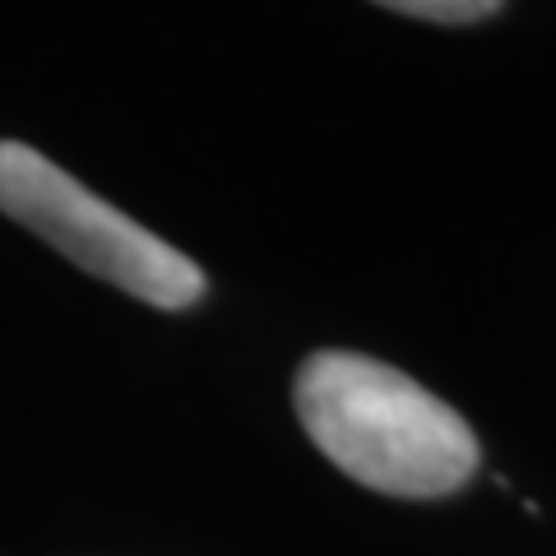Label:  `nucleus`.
<instances>
[{
    "label": "nucleus",
    "mask_w": 556,
    "mask_h": 556,
    "mask_svg": "<svg viewBox=\"0 0 556 556\" xmlns=\"http://www.w3.org/2000/svg\"><path fill=\"white\" fill-rule=\"evenodd\" d=\"M292 399L316 450L362 486L427 501L478 473L473 427L390 362L325 348L302 362Z\"/></svg>",
    "instance_id": "nucleus-1"
},
{
    "label": "nucleus",
    "mask_w": 556,
    "mask_h": 556,
    "mask_svg": "<svg viewBox=\"0 0 556 556\" xmlns=\"http://www.w3.org/2000/svg\"><path fill=\"white\" fill-rule=\"evenodd\" d=\"M0 214L38 232L79 269L149 306L181 311L204 298V274L195 260L139 228L130 214H121L116 204L93 195L47 153L20 139H0Z\"/></svg>",
    "instance_id": "nucleus-2"
},
{
    "label": "nucleus",
    "mask_w": 556,
    "mask_h": 556,
    "mask_svg": "<svg viewBox=\"0 0 556 556\" xmlns=\"http://www.w3.org/2000/svg\"><path fill=\"white\" fill-rule=\"evenodd\" d=\"M376 5L413 14V20L427 24H478L486 14H496L506 0H376Z\"/></svg>",
    "instance_id": "nucleus-3"
}]
</instances>
